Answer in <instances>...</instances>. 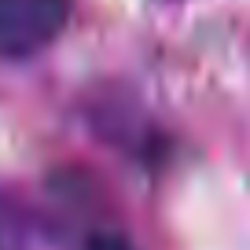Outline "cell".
I'll list each match as a JSON object with an SVG mask.
<instances>
[{
	"mask_svg": "<svg viewBox=\"0 0 250 250\" xmlns=\"http://www.w3.org/2000/svg\"><path fill=\"white\" fill-rule=\"evenodd\" d=\"M88 250H129L122 239H114V235H100V239L88 243Z\"/></svg>",
	"mask_w": 250,
	"mask_h": 250,
	"instance_id": "cell-2",
	"label": "cell"
},
{
	"mask_svg": "<svg viewBox=\"0 0 250 250\" xmlns=\"http://www.w3.org/2000/svg\"><path fill=\"white\" fill-rule=\"evenodd\" d=\"M70 19V0H0V59L44 52Z\"/></svg>",
	"mask_w": 250,
	"mask_h": 250,
	"instance_id": "cell-1",
	"label": "cell"
}]
</instances>
